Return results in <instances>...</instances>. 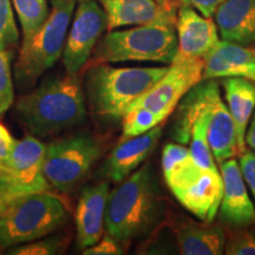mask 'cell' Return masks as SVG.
I'll list each match as a JSON object with an SVG mask.
<instances>
[{"label":"cell","instance_id":"cell-24","mask_svg":"<svg viewBox=\"0 0 255 255\" xmlns=\"http://www.w3.org/2000/svg\"><path fill=\"white\" fill-rule=\"evenodd\" d=\"M162 122L163 121L150 110L144 108H131L127 111L122 119L123 131L121 141L145 133L152 128L159 126Z\"/></svg>","mask_w":255,"mask_h":255},{"label":"cell","instance_id":"cell-25","mask_svg":"<svg viewBox=\"0 0 255 255\" xmlns=\"http://www.w3.org/2000/svg\"><path fill=\"white\" fill-rule=\"evenodd\" d=\"M225 254L255 255V225L232 228L226 233Z\"/></svg>","mask_w":255,"mask_h":255},{"label":"cell","instance_id":"cell-23","mask_svg":"<svg viewBox=\"0 0 255 255\" xmlns=\"http://www.w3.org/2000/svg\"><path fill=\"white\" fill-rule=\"evenodd\" d=\"M12 2L23 30L21 45H25L49 17L50 9L47 0H12Z\"/></svg>","mask_w":255,"mask_h":255},{"label":"cell","instance_id":"cell-18","mask_svg":"<svg viewBox=\"0 0 255 255\" xmlns=\"http://www.w3.org/2000/svg\"><path fill=\"white\" fill-rule=\"evenodd\" d=\"M173 195L188 212L201 221H214L223 196L221 173L203 170L195 182L175 191Z\"/></svg>","mask_w":255,"mask_h":255},{"label":"cell","instance_id":"cell-22","mask_svg":"<svg viewBox=\"0 0 255 255\" xmlns=\"http://www.w3.org/2000/svg\"><path fill=\"white\" fill-rule=\"evenodd\" d=\"M164 180L171 193L183 189L201 176V169L194 161L189 148L180 143H168L162 152Z\"/></svg>","mask_w":255,"mask_h":255},{"label":"cell","instance_id":"cell-7","mask_svg":"<svg viewBox=\"0 0 255 255\" xmlns=\"http://www.w3.org/2000/svg\"><path fill=\"white\" fill-rule=\"evenodd\" d=\"M100 156L101 146L94 137L76 133L45 146L44 175L55 189L69 191L85 177Z\"/></svg>","mask_w":255,"mask_h":255},{"label":"cell","instance_id":"cell-16","mask_svg":"<svg viewBox=\"0 0 255 255\" xmlns=\"http://www.w3.org/2000/svg\"><path fill=\"white\" fill-rule=\"evenodd\" d=\"M109 193L108 182L87 186L82 190L75 213L77 245L82 251L102 239Z\"/></svg>","mask_w":255,"mask_h":255},{"label":"cell","instance_id":"cell-26","mask_svg":"<svg viewBox=\"0 0 255 255\" xmlns=\"http://www.w3.org/2000/svg\"><path fill=\"white\" fill-rule=\"evenodd\" d=\"M19 44V31L11 0H0V49L12 51Z\"/></svg>","mask_w":255,"mask_h":255},{"label":"cell","instance_id":"cell-29","mask_svg":"<svg viewBox=\"0 0 255 255\" xmlns=\"http://www.w3.org/2000/svg\"><path fill=\"white\" fill-rule=\"evenodd\" d=\"M239 164L245 182L250 188L251 194L255 201V152L252 150H246L239 155Z\"/></svg>","mask_w":255,"mask_h":255},{"label":"cell","instance_id":"cell-20","mask_svg":"<svg viewBox=\"0 0 255 255\" xmlns=\"http://www.w3.org/2000/svg\"><path fill=\"white\" fill-rule=\"evenodd\" d=\"M228 110L235 126L238 156L246 151V132L255 110V83L240 77L222 78Z\"/></svg>","mask_w":255,"mask_h":255},{"label":"cell","instance_id":"cell-27","mask_svg":"<svg viewBox=\"0 0 255 255\" xmlns=\"http://www.w3.org/2000/svg\"><path fill=\"white\" fill-rule=\"evenodd\" d=\"M14 101V87L11 72L9 51L0 49V116L12 107Z\"/></svg>","mask_w":255,"mask_h":255},{"label":"cell","instance_id":"cell-15","mask_svg":"<svg viewBox=\"0 0 255 255\" xmlns=\"http://www.w3.org/2000/svg\"><path fill=\"white\" fill-rule=\"evenodd\" d=\"M162 131V126H157L142 135L120 141L105 159L101 176L115 183L126 180L151 154L161 138Z\"/></svg>","mask_w":255,"mask_h":255},{"label":"cell","instance_id":"cell-33","mask_svg":"<svg viewBox=\"0 0 255 255\" xmlns=\"http://www.w3.org/2000/svg\"><path fill=\"white\" fill-rule=\"evenodd\" d=\"M246 143L255 150V110L253 116H252L251 122L248 124L247 132H246Z\"/></svg>","mask_w":255,"mask_h":255},{"label":"cell","instance_id":"cell-34","mask_svg":"<svg viewBox=\"0 0 255 255\" xmlns=\"http://www.w3.org/2000/svg\"><path fill=\"white\" fill-rule=\"evenodd\" d=\"M11 200L13 199L9 195H7L4 190L0 189V215H1V213L6 209V207L8 206V203L11 202Z\"/></svg>","mask_w":255,"mask_h":255},{"label":"cell","instance_id":"cell-4","mask_svg":"<svg viewBox=\"0 0 255 255\" xmlns=\"http://www.w3.org/2000/svg\"><path fill=\"white\" fill-rule=\"evenodd\" d=\"M177 52L176 23L155 21L109 31L96 45V63L155 62L170 65Z\"/></svg>","mask_w":255,"mask_h":255},{"label":"cell","instance_id":"cell-30","mask_svg":"<svg viewBox=\"0 0 255 255\" xmlns=\"http://www.w3.org/2000/svg\"><path fill=\"white\" fill-rule=\"evenodd\" d=\"M83 253L85 255H120L123 254V248L121 247L119 241L107 234L95 245L85 248Z\"/></svg>","mask_w":255,"mask_h":255},{"label":"cell","instance_id":"cell-6","mask_svg":"<svg viewBox=\"0 0 255 255\" xmlns=\"http://www.w3.org/2000/svg\"><path fill=\"white\" fill-rule=\"evenodd\" d=\"M77 0H51L49 17L32 39L20 47L15 63L19 81L34 82L63 56Z\"/></svg>","mask_w":255,"mask_h":255},{"label":"cell","instance_id":"cell-19","mask_svg":"<svg viewBox=\"0 0 255 255\" xmlns=\"http://www.w3.org/2000/svg\"><path fill=\"white\" fill-rule=\"evenodd\" d=\"M215 21L222 40L255 44V0H226L216 9Z\"/></svg>","mask_w":255,"mask_h":255},{"label":"cell","instance_id":"cell-21","mask_svg":"<svg viewBox=\"0 0 255 255\" xmlns=\"http://www.w3.org/2000/svg\"><path fill=\"white\" fill-rule=\"evenodd\" d=\"M176 242L183 255H221L225 253L226 231L212 222H183L175 228Z\"/></svg>","mask_w":255,"mask_h":255},{"label":"cell","instance_id":"cell-14","mask_svg":"<svg viewBox=\"0 0 255 255\" xmlns=\"http://www.w3.org/2000/svg\"><path fill=\"white\" fill-rule=\"evenodd\" d=\"M108 18V31L170 21L176 23V0H98Z\"/></svg>","mask_w":255,"mask_h":255},{"label":"cell","instance_id":"cell-31","mask_svg":"<svg viewBox=\"0 0 255 255\" xmlns=\"http://www.w3.org/2000/svg\"><path fill=\"white\" fill-rule=\"evenodd\" d=\"M176 1L181 2L182 5L190 6V7L195 8L196 11H199L205 17L212 18L215 14L216 9L226 0H176Z\"/></svg>","mask_w":255,"mask_h":255},{"label":"cell","instance_id":"cell-10","mask_svg":"<svg viewBox=\"0 0 255 255\" xmlns=\"http://www.w3.org/2000/svg\"><path fill=\"white\" fill-rule=\"evenodd\" d=\"M107 28V13L100 1L79 0L63 51L66 73L77 75L81 71Z\"/></svg>","mask_w":255,"mask_h":255},{"label":"cell","instance_id":"cell-1","mask_svg":"<svg viewBox=\"0 0 255 255\" xmlns=\"http://www.w3.org/2000/svg\"><path fill=\"white\" fill-rule=\"evenodd\" d=\"M15 111L19 122L37 137L55 135L83 123L87 107L78 73L43 82L19 98Z\"/></svg>","mask_w":255,"mask_h":255},{"label":"cell","instance_id":"cell-5","mask_svg":"<svg viewBox=\"0 0 255 255\" xmlns=\"http://www.w3.org/2000/svg\"><path fill=\"white\" fill-rule=\"evenodd\" d=\"M68 218L63 201L46 191L14 197L0 215V250L45 238Z\"/></svg>","mask_w":255,"mask_h":255},{"label":"cell","instance_id":"cell-13","mask_svg":"<svg viewBox=\"0 0 255 255\" xmlns=\"http://www.w3.org/2000/svg\"><path fill=\"white\" fill-rule=\"evenodd\" d=\"M223 181V196L219 218L223 226L242 228L255 225V206L247 190L240 164L234 157L219 164Z\"/></svg>","mask_w":255,"mask_h":255},{"label":"cell","instance_id":"cell-35","mask_svg":"<svg viewBox=\"0 0 255 255\" xmlns=\"http://www.w3.org/2000/svg\"><path fill=\"white\" fill-rule=\"evenodd\" d=\"M0 189H2V187H1V184H0ZM2 190H4V189H2ZM5 191V190H4ZM5 193H6V191H5ZM6 194H7V193H6ZM7 195H8V194H7Z\"/></svg>","mask_w":255,"mask_h":255},{"label":"cell","instance_id":"cell-28","mask_svg":"<svg viewBox=\"0 0 255 255\" xmlns=\"http://www.w3.org/2000/svg\"><path fill=\"white\" fill-rule=\"evenodd\" d=\"M62 250V241L56 238L38 239L36 241L18 245L12 247L7 253L12 255H51L56 254Z\"/></svg>","mask_w":255,"mask_h":255},{"label":"cell","instance_id":"cell-3","mask_svg":"<svg viewBox=\"0 0 255 255\" xmlns=\"http://www.w3.org/2000/svg\"><path fill=\"white\" fill-rule=\"evenodd\" d=\"M169 65L158 68H113L96 63L85 76V89L92 113L104 120L120 121L131 105L142 97Z\"/></svg>","mask_w":255,"mask_h":255},{"label":"cell","instance_id":"cell-32","mask_svg":"<svg viewBox=\"0 0 255 255\" xmlns=\"http://www.w3.org/2000/svg\"><path fill=\"white\" fill-rule=\"evenodd\" d=\"M14 143L15 139L9 133L7 128L0 123V167L8 159Z\"/></svg>","mask_w":255,"mask_h":255},{"label":"cell","instance_id":"cell-9","mask_svg":"<svg viewBox=\"0 0 255 255\" xmlns=\"http://www.w3.org/2000/svg\"><path fill=\"white\" fill-rule=\"evenodd\" d=\"M205 60L173 62L167 72L131 108H144L165 121L191 89L203 81ZM128 109V110H129Z\"/></svg>","mask_w":255,"mask_h":255},{"label":"cell","instance_id":"cell-11","mask_svg":"<svg viewBox=\"0 0 255 255\" xmlns=\"http://www.w3.org/2000/svg\"><path fill=\"white\" fill-rule=\"evenodd\" d=\"M205 108L208 129L207 136L216 163L238 155L235 126L228 107L221 98L219 85L214 79H203L193 88Z\"/></svg>","mask_w":255,"mask_h":255},{"label":"cell","instance_id":"cell-8","mask_svg":"<svg viewBox=\"0 0 255 255\" xmlns=\"http://www.w3.org/2000/svg\"><path fill=\"white\" fill-rule=\"evenodd\" d=\"M45 144L33 136L15 141L7 161L0 167V184L12 199L49 188L44 175Z\"/></svg>","mask_w":255,"mask_h":255},{"label":"cell","instance_id":"cell-17","mask_svg":"<svg viewBox=\"0 0 255 255\" xmlns=\"http://www.w3.org/2000/svg\"><path fill=\"white\" fill-rule=\"evenodd\" d=\"M240 77L255 83V51L220 40L205 58L203 79Z\"/></svg>","mask_w":255,"mask_h":255},{"label":"cell","instance_id":"cell-12","mask_svg":"<svg viewBox=\"0 0 255 255\" xmlns=\"http://www.w3.org/2000/svg\"><path fill=\"white\" fill-rule=\"evenodd\" d=\"M177 52L174 62L203 59L218 45V26L212 18L182 5L177 11Z\"/></svg>","mask_w":255,"mask_h":255},{"label":"cell","instance_id":"cell-2","mask_svg":"<svg viewBox=\"0 0 255 255\" xmlns=\"http://www.w3.org/2000/svg\"><path fill=\"white\" fill-rule=\"evenodd\" d=\"M162 214L161 197L145 165L130 174L109 193L105 232L120 244H127L150 231Z\"/></svg>","mask_w":255,"mask_h":255}]
</instances>
